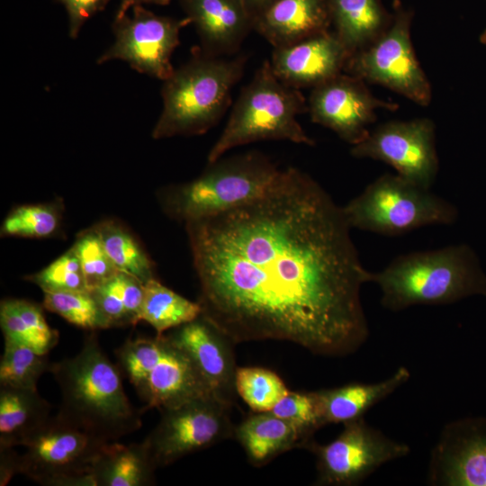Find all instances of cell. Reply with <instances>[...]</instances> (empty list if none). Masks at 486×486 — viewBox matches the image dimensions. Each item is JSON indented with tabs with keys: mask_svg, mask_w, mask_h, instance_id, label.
I'll return each mask as SVG.
<instances>
[{
	"mask_svg": "<svg viewBox=\"0 0 486 486\" xmlns=\"http://www.w3.org/2000/svg\"><path fill=\"white\" fill-rule=\"evenodd\" d=\"M109 328L127 327L140 321L144 284L118 271L90 291Z\"/></svg>",
	"mask_w": 486,
	"mask_h": 486,
	"instance_id": "27",
	"label": "cell"
},
{
	"mask_svg": "<svg viewBox=\"0 0 486 486\" xmlns=\"http://www.w3.org/2000/svg\"><path fill=\"white\" fill-rule=\"evenodd\" d=\"M178 1L206 55L234 56L253 31V19L241 0Z\"/></svg>",
	"mask_w": 486,
	"mask_h": 486,
	"instance_id": "19",
	"label": "cell"
},
{
	"mask_svg": "<svg viewBox=\"0 0 486 486\" xmlns=\"http://www.w3.org/2000/svg\"><path fill=\"white\" fill-rule=\"evenodd\" d=\"M234 437L245 451L248 462L260 467L278 455L303 447L305 440L288 421L270 411L254 412L235 426Z\"/></svg>",
	"mask_w": 486,
	"mask_h": 486,
	"instance_id": "22",
	"label": "cell"
},
{
	"mask_svg": "<svg viewBox=\"0 0 486 486\" xmlns=\"http://www.w3.org/2000/svg\"><path fill=\"white\" fill-rule=\"evenodd\" d=\"M72 247L79 259L89 291L119 271L109 257L94 227L79 233Z\"/></svg>",
	"mask_w": 486,
	"mask_h": 486,
	"instance_id": "35",
	"label": "cell"
},
{
	"mask_svg": "<svg viewBox=\"0 0 486 486\" xmlns=\"http://www.w3.org/2000/svg\"><path fill=\"white\" fill-rule=\"evenodd\" d=\"M350 153L382 161L402 178L426 189L431 188L438 173L435 124L428 118L384 122L352 146Z\"/></svg>",
	"mask_w": 486,
	"mask_h": 486,
	"instance_id": "14",
	"label": "cell"
},
{
	"mask_svg": "<svg viewBox=\"0 0 486 486\" xmlns=\"http://www.w3.org/2000/svg\"><path fill=\"white\" fill-rule=\"evenodd\" d=\"M185 229L202 315L234 344L281 340L339 357L366 342L372 272L342 206L307 173L280 169L259 197Z\"/></svg>",
	"mask_w": 486,
	"mask_h": 486,
	"instance_id": "1",
	"label": "cell"
},
{
	"mask_svg": "<svg viewBox=\"0 0 486 486\" xmlns=\"http://www.w3.org/2000/svg\"><path fill=\"white\" fill-rule=\"evenodd\" d=\"M246 6L248 12L254 19L266 11L277 0H241Z\"/></svg>",
	"mask_w": 486,
	"mask_h": 486,
	"instance_id": "40",
	"label": "cell"
},
{
	"mask_svg": "<svg viewBox=\"0 0 486 486\" xmlns=\"http://www.w3.org/2000/svg\"><path fill=\"white\" fill-rule=\"evenodd\" d=\"M114 354L122 376L144 402V410L160 411L212 396L189 356L166 334L128 338Z\"/></svg>",
	"mask_w": 486,
	"mask_h": 486,
	"instance_id": "7",
	"label": "cell"
},
{
	"mask_svg": "<svg viewBox=\"0 0 486 486\" xmlns=\"http://www.w3.org/2000/svg\"><path fill=\"white\" fill-rule=\"evenodd\" d=\"M480 41L486 45V30L482 33L481 37H480Z\"/></svg>",
	"mask_w": 486,
	"mask_h": 486,
	"instance_id": "41",
	"label": "cell"
},
{
	"mask_svg": "<svg viewBox=\"0 0 486 486\" xmlns=\"http://www.w3.org/2000/svg\"><path fill=\"white\" fill-rule=\"evenodd\" d=\"M62 4L68 16V36L78 37L84 24L105 9L110 0H55Z\"/></svg>",
	"mask_w": 486,
	"mask_h": 486,
	"instance_id": "37",
	"label": "cell"
},
{
	"mask_svg": "<svg viewBox=\"0 0 486 486\" xmlns=\"http://www.w3.org/2000/svg\"><path fill=\"white\" fill-rule=\"evenodd\" d=\"M270 412L293 425L302 434L305 444L323 427L314 392L289 391Z\"/></svg>",
	"mask_w": 486,
	"mask_h": 486,
	"instance_id": "36",
	"label": "cell"
},
{
	"mask_svg": "<svg viewBox=\"0 0 486 486\" xmlns=\"http://www.w3.org/2000/svg\"><path fill=\"white\" fill-rule=\"evenodd\" d=\"M280 168L271 158L250 151L208 163L197 178L162 190L164 212L185 223L248 203L263 194Z\"/></svg>",
	"mask_w": 486,
	"mask_h": 486,
	"instance_id": "6",
	"label": "cell"
},
{
	"mask_svg": "<svg viewBox=\"0 0 486 486\" xmlns=\"http://www.w3.org/2000/svg\"><path fill=\"white\" fill-rule=\"evenodd\" d=\"M166 335L189 356L212 395L232 407L238 367L230 338L202 314Z\"/></svg>",
	"mask_w": 486,
	"mask_h": 486,
	"instance_id": "17",
	"label": "cell"
},
{
	"mask_svg": "<svg viewBox=\"0 0 486 486\" xmlns=\"http://www.w3.org/2000/svg\"><path fill=\"white\" fill-rule=\"evenodd\" d=\"M50 409L37 388L0 386V448L24 446L49 421Z\"/></svg>",
	"mask_w": 486,
	"mask_h": 486,
	"instance_id": "24",
	"label": "cell"
},
{
	"mask_svg": "<svg viewBox=\"0 0 486 486\" xmlns=\"http://www.w3.org/2000/svg\"><path fill=\"white\" fill-rule=\"evenodd\" d=\"M235 388L254 412L270 411L290 391L276 373L256 366L238 367Z\"/></svg>",
	"mask_w": 486,
	"mask_h": 486,
	"instance_id": "31",
	"label": "cell"
},
{
	"mask_svg": "<svg viewBox=\"0 0 486 486\" xmlns=\"http://www.w3.org/2000/svg\"><path fill=\"white\" fill-rule=\"evenodd\" d=\"M428 482L433 486H486V417L444 426L430 453Z\"/></svg>",
	"mask_w": 486,
	"mask_h": 486,
	"instance_id": "16",
	"label": "cell"
},
{
	"mask_svg": "<svg viewBox=\"0 0 486 486\" xmlns=\"http://www.w3.org/2000/svg\"><path fill=\"white\" fill-rule=\"evenodd\" d=\"M107 443L56 414L24 445L19 474L43 486H94L91 471Z\"/></svg>",
	"mask_w": 486,
	"mask_h": 486,
	"instance_id": "10",
	"label": "cell"
},
{
	"mask_svg": "<svg viewBox=\"0 0 486 486\" xmlns=\"http://www.w3.org/2000/svg\"><path fill=\"white\" fill-rule=\"evenodd\" d=\"M60 221V206L54 202L21 205L4 220L1 236L45 238L57 232Z\"/></svg>",
	"mask_w": 486,
	"mask_h": 486,
	"instance_id": "33",
	"label": "cell"
},
{
	"mask_svg": "<svg viewBox=\"0 0 486 486\" xmlns=\"http://www.w3.org/2000/svg\"><path fill=\"white\" fill-rule=\"evenodd\" d=\"M20 455L14 447L0 448V486H5L19 474Z\"/></svg>",
	"mask_w": 486,
	"mask_h": 486,
	"instance_id": "38",
	"label": "cell"
},
{
	"mask_svg": "<svg viewBox=\"0 0 486 486\" xmlns=\"http://www.w3.org/2000/svg\"><path fill=\"white\" fill-rule=\"evenodd\" d=\"M412 17L411 10L394 2L388 29L371 45L352 54L344 72L427 106L432 99V89L414 51Z\"/></svg>",
	"mask_w": 486,
	"mask_h": 486,
	"instance_id": "9",
	"label": "cell"
},
{
	"mask_svg": "<svg viewBox=\"0 0 486 486\" xmlns=\"http://www.w3.org/2000/svg\"><path fill=\"white\" fill-rule=\"evenodd\" d=\"M303 447L316 458L315 484L328 486L359 484L382 464L410 453L407 444L388 437L364 418L344 424L341 433L327 445L312 438Z\"/></svg>",
	"mask_w": 486,
	"mask_h": 486,
	"instance_id": "12",
	"label": "cell"
},
{
	"mask_svg": "<svg viewBox=\"0 0 486 486\" xmlns=\"http://www.w3.org/2000/svg\"><path fill=\"white\" fill-rule=\"evenodd\" d=\"M52 363L24 344L4 340L0 361V386L37 388L39 379L50 372Z\"/></svg>",
	"mask_w": 486,
	"mask_h": 486,
	"instance_id": "30",
	"label": "cell"
},
{
	"mask_svg": "<svg viewBox=\"0 0 486 486\" xmlns=\"http://www.w3.org/2000/svg\"><path fill=\"white\" fill-rule=\"evenodd\" d=\"M42 306L68 322L89 330L110 328L90 291L44 292Z\"/></svg>",
	"mask_w": 486,
	"mask_h": 486,
	"instance_id": "32",
	"label": "cell"
},
{
	"mask_svg": "<svg viewBox=\"0 0 486 486\" xmlns=\"http://www.w3.org/2000/svg\"><path fill=\"white\" fill-rule=\"evenodd\" d=\"M308 112L300 89L281 81L266 59L251 81L240 91L229 120L212 147L207 161L212 163L233 148L262 140H289L314 146L297 116Z\"/></svg>",
	"mask_w": 486,
	"mask_h": 486,
	"instance_id": "5",
	"label": "cell"
},
{
	"mask_svg": "<svg viewBox=\"0 0 486 486\" xmlns=\"http://www.w3.org/2000/svg\"><path fill=\"white\" fill-rule=\"evenodd\" d=\"M331 27L349 55L374 42L390 26L392 13L382 0H326Z\"/></svg>",
	"mask_w": 486,
	"mask_h": 486,
	"instance_id": "23",
	"label": "cell"
},
{
	"mask_svg": "<svg viewBox=\"0 0 486 486\" xmlns=\"http://www.w3.org/2000/svg\"><path fill=\"white\" fill-rule=\"evenodd\" d=\"M43 306L24 299L8 298L0 303V326L4 340L29 346L48 355L58 342L43 313Z\"/></svg>",
	"mask_w": 486,
	"mask_h": 486,
	"instance_id": "26",
	"label": "cell"
},
{
	"mask_svg": "<svg viewBox=\"0 0 486 486\" xmlns=\"http://www.w3.org/2000/svg\"><path fill=\"white\" fill-rule=\"evenodd\" d=\"M131 9L130 15L114 17V41L96 63L122 60L139 73L164 81L175 69L171 57L180 44V32L191 22L156 14L144 5Z\"/></svg>",
	"mask_w": 486,
	"mask_h": 486,
	"instance_id": "13",
	"label": "cell"
},
{
	"mask_svg": "<svg viewBox=\"0 0 486 486\" xmlns=\"http://www.w3.org/2000/svg\"><path fill=\"white\" fill-rule=\"evenodd\" d=\"M153 464L144 443H107L94 463V486H149L156 483Z\"/></svg>",
	"mask_w": 486,
	"mask_h": 486,
	"instance_id": "25",
	"label": "cell"
},
{
	"mask_svg": "<svg viewBox=\"0 0 486 486\" xmlns=\"http://www.w3.org/2000/svg\"><path fill=\"white\" fill-rule=\"evenodd\" d=\"M351 229L398 236L428 225H449L457 209L399 175L386 173L342 207Z\"/></svg>",
	"mask_w": 486,
	"mask_h": 486,
	"instance_id": "8",
	"label": "cell"
},
{
	"mask_svg": "<svg viewBox=\"0 0 486 486\" xmlns=\"http://www.w3.org/2000/svg\"><path fill=\"white\" fill-rule=\"evenodd\" d=\"M25 279L44 292L89 291L73 247L42 270Z\"/></svg>",
	"mask_w": 486,
	"mask_h": 486,
	"instance_id": "34",
	"label": "cell"
},
{
	"mask_svg": "<svg viewBox=\"0 0 486 486\" xmlns=\"http://www.w3.org/2000/svg\"><path fill=\"white\" fill-rule=\"evenodd\" d=\"M330 28L326 0H277L253 22V31L273 48L293 44Z\"/></svg>",
	"mask_w": 486,
	"mask_h": 486,
	"instance_id": "20",
	"label": "cell"
},
{
	"mask_svg": "<svg viewBox=\"0 0 486 486\" xmlns=\"http://www.w3.org/2000/svg\"><path fill=\"white\" fill-rule=\"evenodd\" d=\"M371 282L380 288L382 306L392 311L486 296V274L465 244L398 256L381 271L372 272Z\"/></svg>",
	"mask_w": 486,
	"mask_h": 486,
	"instance_id": "3",
	"label": "cell"
},
{
	"mask_svg": "<svg viewBox=\"0 0 486 486\" xmlns=\"http://www.w3.org/2000/svg\"><path fill=\"white\" fill-rule=\"evenodd\" d=\"M349 57L330 29L293 44L274 48L269 61L281 81L302 89L313 88L344 72Z\"/></svg>",
	"mask_w": 486,
	"mask_h": 486,
	"instance_id": "18",
	"label": "cell"
},
{
	"mask_svg": "<svg viewBox=\"0 0 486 486\" xmlns=\"http://www.w3.org/2000/svg\"><path fill=\"white\" fill-rule=\"evenodd\" d=\"M94 227L119 271L135 276L143 284L156 278L152 260L128 229L112 220L101 221Z\"/></svg>",
	"mask_w": 486,
	"mask_h": 486,
	"instance_id": "29",
	"label": "cell"
},
{
	"mask_svg": "<svg viewBox=\"0 0 486 486\" xmlns=\"http://www.w3.org/2000/svg\"><path fill=\"white\" fill-rule=\"evenodd\" d=\"M61 402L58 416L104 442H115L142 426L140 411L124 392L122 373L103 351L94 331L79 352L52 363Z\"/></svg>",
	"mask_w": 486,
	"mask_h": 486,
	"instance_id": "2",
	"label": "cell"
},
{
	"mask_svg": "<svg viewBox=\"0 0 486 486\" xmlns=\"http://www.w3.org/2000/svg\"><path fill=\"white\" fill-rule=\"evenodd\" d=\"M247 59L242 54L209 56L195 48L192 58L163 81L162 111L152 138L201 135L214 127L230 105Z\"/></svg>",
	"mask_w": 486,
	"mask_h": 486,
	"instance_id": "4",
	"label": "cell"
},
{
	"mask_svg": "<svg viewBox=\"0 0 486 486\" xmlns=\"http://www.w3.org/2000/svg\"><path fill=\"white\" fill-rule=\"evenodd\" d=\"M171 0H120V4L114 17L126 14L135 5L156 4L163 6L169 4Z\"/></svg>",
	"mask_w": 486,
	"mask_h": 486,
	"instance_id": "39",
	"label": "cell"
},
{
	"mask_svg": "<svg viewBox=\"0 0 486 486\" xmlns=\"http://www.w3.org/2000/svg\"><path fill=\"white\" fill-rule=\"evenodd\" d=\"M202 314L201 304L192 302L153 278L144 284L140 320L148 323L157 335L165 334Z\"/></svg>",
	"mask_w": 486,
	"mask_h": 486,
	"instance_id": "28",
	"label": "cell"
},
{
	"mask_svg": "<svg viewBox=\"0 0 486 486\" xmlns=\"http://www.w3.org/2000/svg\"><path fill=\"white\" fill-rule=\"evenodd\" d=\"M230 409L205 396L160 410L159 421L142 441L157 469L234 436Z\"/></svg>",
	"mask_w": 486,
	"mask_h": 486,
	"instance_id": "11",
	"label": "cell"
},
{
	"mask_svg": "<svg viewBox=\"0 0 486 486\" xmlns=\"http://www.w3.org/2000/svg\"><path fill=\"white\" fill-rule=\"evenodd\" d=\"M307 103L312 122L331 130L351 146L367 137L376 110L399 107L397 103L378 99L364 80L345 72L313 87Z\"/></svg>",
	"mask_w": 486,
	"mask_h": 486,
	"instance_id": "15",
	"label": "cell"
},
{
	"mask_svg": "<svg viewBox=\"0 0 486 486\" xmlns=\"http://www.w3.org/2000/svg\"><path fill=\"white\" fill-rule=\"evenodd\" d=\"M410 378V371L399 367L392 375L375 383L352 382L315 391L322 425H343L361 418L373 406L388 397Z\"/></svg>",
	"mask_w": 486,
	"mask_h": 486,
	"instance_id": "21",
	"label": "cell"
}]
</instances>
